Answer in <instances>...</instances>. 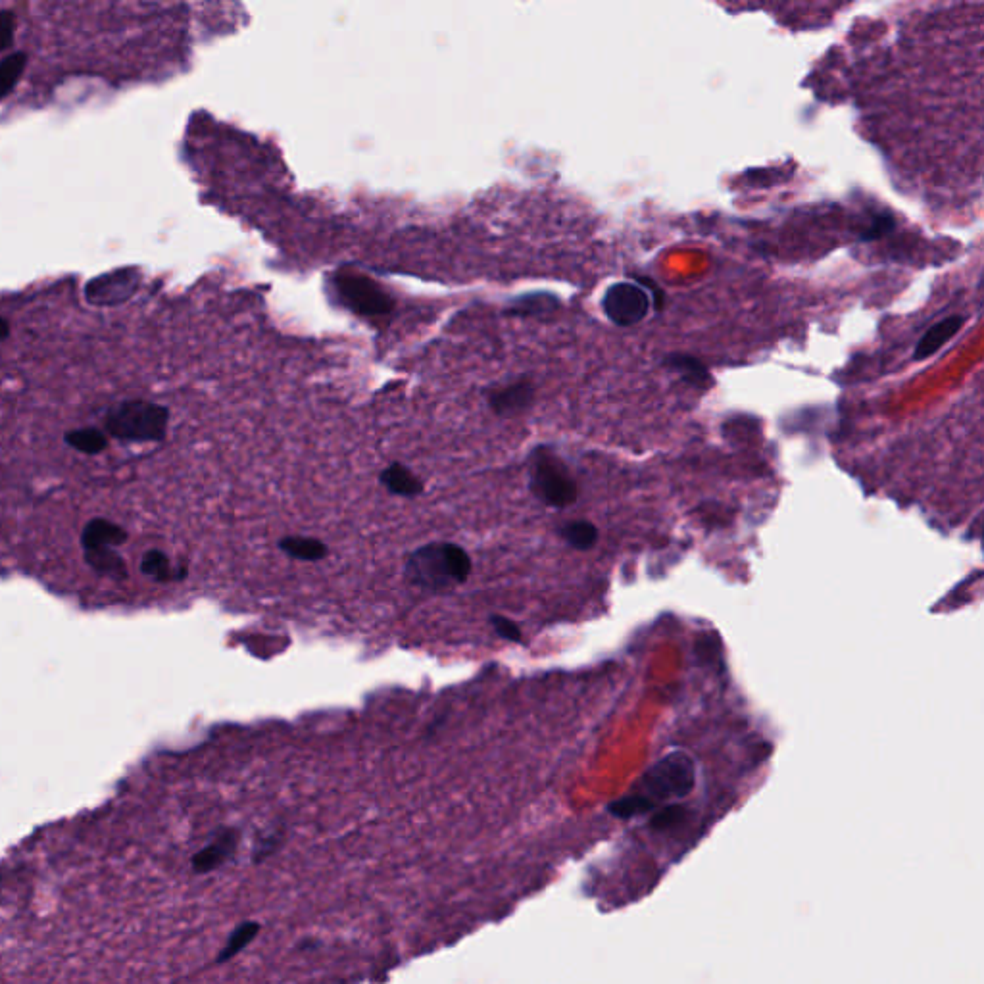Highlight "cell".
I'll return each instance as SVG.
<instances>
[{
	"mask_svg": "<svg viewBox=\"0 0 984 984\" xmlns=\"http://www.w3.org/2000/svg\"><path fill=\"white\" fill-rule=\"evenodd\" d=\"M25 66H27L25 52H14L0 62V99L6 97L16 87V83L24 74Z\"/></svg>",
	"mask_w": 984,
	"mask_h": 984,
	"instance_id": "13",
	"label": "cell"
},
{
	"mask_svg": "<svg viewBox=\"0 0 984 984\" xmlns=\"http://www.w3.org/2000/svg\"><path fill=\"white\" fill-rule=\"evenodd\" d=\"M139 281V271L133 268L110 271L87 283L85 298L93 306H118L135 295Z\"/></svg>",
	"mask_w": 984,
	"mask_h": 984,
	"instance_id": "6",
	"label": "cell"
},
{
	"mask_svg": "<svg viewBox=\"0 0 984 984\" xmlns=\"http://www.w3.org/2000/svg\"><path fill=\"white\" fill-rule=\"evenodd\" d=\"M277 546L283 554L298 562H321L329 556V546L314 537H300V535L283 537L277 542Z\"/></svg>",
	"mask_w": 984,
	"mask_h": 984,
	"instance_id": "10",
	"label": "cell"
},
{
	"mask_svg": "<svg viewBox=\"0 0 984 984\" xmlns=\"http://www.w3.org/2000/svg\"><path fill=\"white\" fill-rule=\"evenodd\" d=\"M683 817H685V810L681 806H667L665 810L652 817V827L658 831H664L667 827L677 825Z\"/></svg>",
	"mask_w": 984,
	"mask_h": 984,
	"instance_id": "18",
	"label": "cell"
},
{
	"mask_svg": "<svg viewBox=\"0 0 984 984\" xmlns=\"http://www.w3.org/2000/svg\"><path fill=\"white\" fill-rule=\"evenodd\" d=\"M963 323H965L963 316H950V318H944V320L938 321L936 325H933L923 335V339L919 341V345H917L915 352H913V358L915 360H927V358H931L950 339H954L960 333Z\"/></svg>",
	"mask_w": 984,
	"mask_h": 984,
	"instance_id": "9",
	"label": "cell"
},
{
	"mask_svg": "<svg viewBox=\"0 0 984 984\" xmlns=\"http://www.w3.org/2000/svg\"><path fill=\"white\" fill-rule=\"evenodd\" d=\"M535 398V387L531 381L521 379L510 385L498 387L489 394V406L496 416H517L525 412Z\"/></svg>",
	"mask_w": 984,
	"mask_h": 984,
	"instance_id": "7",
	"label": "cell"
},
{
	"mask_svg": "<svg viewBox=\"0 0 984 984\" xmlns=\"http://www.w3.org/2000/svg\"><path fill=\"white\" fill-rule=\"evenodd\" d=\"M379 483L385 491L400 498H416L425 491L423 481L410 468L400 462H393L379 473Z\"/></svg>",
	"mask_w": 984,
	"mask_h": 984,
	"instance_id": "8",
	"label": "cell"
},
{
	"mask_svg": "<svg viewBox=\"0 0 984 984\" xmlns=\"http://www.w3.org/2000/svg\"><path fill=\"white\" fill-rule=\"evenodd\" d=\"M667 366L679 371L687 381L696 387H710V383H712L708 369L704 368L696 358H690L685 354H671L667 358Z\"/></svg>",
	"mask_w": 984,
	"mask_h": 984,
	"instance_id": "12",
	"label": "cell"
},
{
	"mask_svg": "<svg viewBox=\"0 0 984 984\" xmlns=\"http://www.w3.org/2000/svg\"><path fill=\"white\" fill-rule=\"evenodd\" d=\"M894 225H896V220H894V216H890V214H885V216H875V218L871 220V223L863 229L861 239H863V241H867V243H869V241H879V239H883L885 235H888V233L894 229Z\"/></svg>",
	"mask_w": 984,
	"mask_h": 984,
	"instance_id": "16",
	"label": "cell"
},
{
	"mask_svg": "<svg viewBox=\"0 0 984 984\" xmlns=\"http://www.w3.org/2000/svg\"><path fill=\"white\" fill-rule=\"evenodd\" d=\"M656 804L652 800H648L646 796L642 794H633V796H625L621 800H615L608 810L610 813H614L615 817H621V819H629V817H637V815H642V813L650 812Z\"/></svg>",
	"mask_w": 984,
	"mask_h": 984,
	"instance_id": "14",
	"label": "cell"
},
{
	"mask_svg": "<svg viewBox=\"0 0 984 984\" xmlns=\"http://www.w3.org/2000/svg\"><path fill=\"white\" fill-rule=\"evenodd\" d=\"M335 289L346 306L366 318L387 316L393 310V298L364 273L343 270L335 275Z\"/></svg>",
	"mask_w": 984,
	"mask_h": 984,
	"instance_id": "4",
	"label": "cell"
},
{
	"mask_svg": "<svg viewBox=\"0 0 984 984\" xmlns=\"http://www.w3.org/2000/svg\"><path fill=\"white\" fill-rule=\"evenodd\" d=\"M554 304H556V300L550 295L525 296V298L517 300L514 312L516 314H537V312L550 310Z\"/></svg>",
	"mask_w": 984,
	"mask_h": 984,
	"instance_id": "17",
	"label": "cell"
},
{
	"mask_svg": "<svg viewBox=\"0 0 984 984\" xmlns=\"http://www.w3.org/2000/svg\"><path fill=\"white\" fill-rule=\"evenodd\" d=\"M602 308L615 325L631 327L646 318L650 295L635 283H615L602 298Z\"/></svg>",
	"mask_w": 984,
	"mask_h": 984,
	"instance_id": "5",
	"label": "cell"
},
{
	"mask_svg": "<svg viewBox=\"0 0 984 984\" xmlns=\"http://www.w3.org/2000/svg\"><path fill=\"white\" fill-rule=\"evenodd\" d=\"M560 537L577 550H589L598 542V529L591 521H571L560 527Z\"/></svg>",
	"mask_w": 984,
	"mask_h": 984,
	"instance_id": "11",
	"label": "cell"
},
{
	"mask_svg": "<svg viewBox=\"0 0 984 984\" xmlns=\"http://www.w3.org/2000/svg\"><path fill=\"white\" fill-rule=\"evenodd\" d=\"M694 788V763L687 754L673 752L642 777V796L652 800L685 798Z\"/></svg>",
	"mask_w": 984,
	"mask_h": 984,
	"instance_id": "3",
	"label": "cell"
},
{
	"mask_svg": "<svg viewBox=\"0 0 984 984\" xmlns=\"http://www.w3.org/2000/svg\"><path fill=\"white\" fill-rule=\"evenodd\" d=\"M489 623H491L494 633L500 637V639L510 640V642H521L523 639V633L519 629L516 621L504 617V615L494 614L489 617Z\"/></svg>",
	"mask_w": 984,
	"mask_h": 984,
	"instance_id": "15",
	"label": "cell"
},
{
	"mask_svg": "<svg viewBox=\"0 0 984 984\" xmlns=\"http://www.w3.org/2000/svg\"><path fill=\"white\" fill-rule=\"evenodd\" d=\"M531 491L550 508H567L571 506L579 491L566 466L546 448H541L533 456L531 469Z\"/></svg>",
	"mask_w": 984,
	"mask_h": 984,
	"instance_id": "2",
	"label": "cell"
},
{
	"mask_svg": "<svg viewBox=\"0 0 984 984\" xmlns=\"http://www.w3.org/2000/svg\"><path fill=\"white\" fill-rule=\"evenodd\" d=\"M14 27H16V16L10 10L0 12V52L12 47L14 43Z\"/></svg>",
	"mask_w": 984,
	"mask_h": 984,
	"instance_id": "19",
	"label": "cell"
},
{
	"mask_svg": "<svg viewBox=\"0 0 984 984\" xmlns=\"http://www.w3.org/2000/svg\"><path fill=\"white\" fill-rule=\"evenodd\" d=\"M10 335V325L4 318H0V341H4Z\"/></svg>",
	"mask_w": 984,
	"mask_h": 984,
	"instance_id": "20",
	"label": "cell"
},
{
	"mask_svg": "<svg viewBox=\"0 0 984 984\" xmlns=\"http://www.w3.org/2000/svg\"><path fill=\"white\" fill-rule=\"evenodd\" d=\"M471 569V558L460 544L429 542L408 554L404 577L419 591L441 592L464 585Z\"/></svg>",
	"mask_w": 984,
	"mask_h": 984,
	"instance_id": "1",
	"label": "cell"
}]
</instances>
